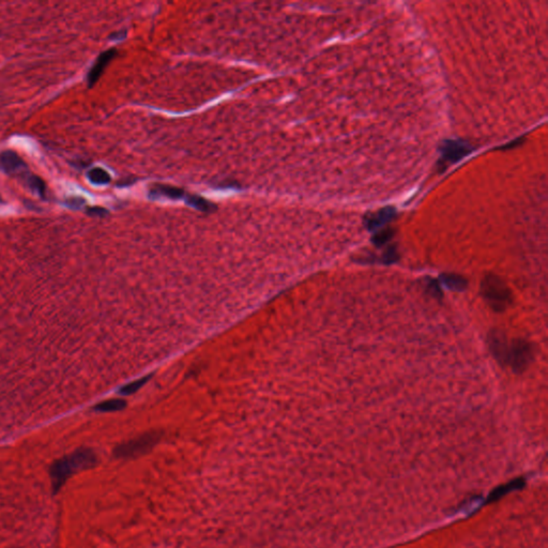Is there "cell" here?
Segmentation results:
<instances>
[{"label": "cell", "instance_id": "14", "mask_svg": "<svg viewBox=\"0 0 548 548\" xmlns=\"http://www.w3.org/2000/svg\"><path fill=\"white\" fill-rule=\"evenodd\" d=\"M27 185L30 189L34 190L36 193H38V194L42 197V198H45L46 194H45V185L44 182H43V180L37 176H29L27 178Z\"/></svg>", "mask_w": 548, "mask_h": 548}, {"label": "cell", "instance_id": "11", "mask_svg": "<svg viewBox=\"0 0 548 548\" xmlns=\"http://www.w3.org/2000/svg\"><path fill=\"white\" fill-rule=\"evenodd\" d=\"M185 199H186L188 205L194 207V208H196V209H198L199 211H202V212H210L213 209L217 208L216 205H213V203L208 201L206 198H203V197H201L199 195L187 194Z\"/></svg>", "mask_w": 548, "mask_h": 548}, {"label": "cell", "instance_id": "2", "mask_svg": "<svg viewBox=\"0 0 548 548\" xmlns=\"http://www.w3.org/2000/svg\"><path fill=\"white\" fill-rule=\"evenodd\" d=\"M481 293L486 302L497 311H502L512 303V294L503 279L495 274L486 275L482 281Z\"/></svg>", "mask_w": 548, "mask_h": 548}, {"label": "cell", "instance_id": "12", "mask_svg": "<svg viewBox=\"0 0 548 548\" xmlns=\"http://www.w3.org/2000/svg\"><path fill=\"white\" fill-rule=\"evenodd\" d=\"M87 178L89 179L91 184L98 185V186L110 184L112 180L111 175L107 173L105 169L100 168V167H95V168L90 169L87 174Z\"/></svg>", "mask_w": 548, "mask_h": 548}, {"label": "cell", "instance_id": "5", "mask_svg": "<svg viewBox=\"0 0 548 548\" xmlns=\"http://www.w3.org/2000/svg\"><path fill=\"white\" fill-rule=\"evenodd\" d=\"M472 151H474V148L465 141L447 139L440 146L441 159L439 161V170H445L449 165L459 162L461 159H464Z\"/></svg>", "mask_w": 548, "mask_h": 548}, {"label": "cell", "instance_id": "16", "mask_svg": "<svg viewBox=\"0 0 548 548\" xmlns=\"http://www.w3.org/2000/svg\"><path fill=\"white\" fill-rule=\"evenodd\" d=\"M105 212L106 211L103 208H99V207L89 209V213L93 214V216H103V213H105Z\"/></svg>", "mask_w": 548, "mask_h": 548}, {"label": "cell", "instance_id": "4", "mask_svg": "<svg viewBox=\"0 0 548 548\" xmlns=\"http://www.w3.org/2000/svg\"><path fill=\"white\" fill-rule=\"evenodd\" d=\"M533 356L529 343L524 340H513L509 342L504 364H508L515 372H523L528 368Z\"/></svg>", "mask_w": 548, "mask_h": 548}, {"label": "cell", "instance_id": "15", "mask_svg": "<svg viewBox=\"0 0 548 548\" xmlns=\"http://www.w3.org/2000/svg\"><path fill=\"white\" fill-rule=\"evenodd\" d=\"M84 201H85V200H84L83 198H81V197H73V198L68 199V202H67V203H68V205H69L70 207H72V206L80 207V206L82 205V203H84Z\"/></svg>", "mask_w": 548, "mask_h": 548}, {"label": "cell", "instance_id": "1", "mask_svg": "<svg viewBox=\"0 0 548 548\" xmlns=\"http://www.w3.org/2000/svg\"><path fill=\"white\" fill-rule=\"evenodd\" d=\"M98 457L91 449L81 448L73 453L56 460L50 467L49 475L51 479L53 490L57 492L64 485V483L75 472L93 467Z\"/></svg>", "mask_w": 548, "mask_h": 548}, {"label": "cell", "instance_id": "13", "mask_svg": "<svg viewBox=\"0 0 548 548\" xmlns=\"http://www.w3.org/2000/svg\"><path fill=\"white\" fill-rule=\"evenodd\" d=\"M150 379V376H147V377H143L141 379L138 380H135L133 382H130L127 383L126 385L122 386L121 390H120V393L123 394V395H131V394H134L136 393L139 389L143 388V386L148 382V380Z\"/></svg>", "mask_w": 548, "mask_h": 548}, {"label": "cell", "instance_id": "17", "mask_svg": "<svg viewBox=\"0 0 548 548\" xmlns=\"http://www.w3.org/2000/svg\"><path fill=\"white\" fill-rule=\"evenodd\" d=\"M520 143H521V139L519 138V139H516V141H513L512 143H510V144L506 145V146H504V147H502V149H509V148H513V147H516V146H515V145H519Z\"/></svg>", "mask_w": 548, "mask_h": 548}, {"label": "cell", "instance_id": "8", "mask_svg": "<svg viewBox=\"0 0 548 548\" xmlns=\"http://www.w3.org/2000/svg\"><path fill=\"white\" fill-rule=\"evenodd\" d=\"M396 216L394 207H385L374 213H368L364 219V224L370 230L380 228L384 224L390 222Z\"/></svg>", "mask_w": 548, "mask_h": 548}, {"label": "cell", "instance_id": "10", "mask_svg": "<svg viewBox=\"0 0 548 548\" xmlns=\"http://www.w3.org/2000/svg\"><path fill=\"white\" fill-rule=\"evenodd\" d=\"M126 402L120 399H113L101 402L100 404L94 406V409L100 412H115L124 409Z\"/></svg>", "mask_w": 548, "mask_h": 548}, {"label": "cell", "instance_id": "6", "mask_svg": "<svg viewBox=\"0 0 548 548\" xmlns=\"http://www.w3.org/2000/svg\"><path fill=\"white\" fill-rule=\"evenodd\" d=\"M117 55L116 48H110L100 54V56L96 58L92 67L90 68L88 74H87V85L88 87H93L94 84L99 81L101 77L102 73L104 72L105 68L109 66V63L113 60V58Z\"/></svg>", "mask_w": 548, "mask_h": 548}, {"label": "cell", "instance_id": "7", "mask_svg": "<svg viewBox=\"0 0 548 548\" xmlns=\"http://www.w3.org/2000/svg\"><path fill=\"white\" fill-rule=\"evenodd\" d=\"M26 163L15 152L8 150L0 153V169L8 175H15L19 171L25 170Z\"/></svg>", "mask_w": 548, "mask_h": 548}, {"label": "cell", "instance_id": "3", "mask_svg": "<svg viewBox=\"0 0 548 548\" xmlns=\"http://www.w3.org/2000/svg\"><path fill=\"white\" fill-rule=\"evenodd\" d=\"M160 440V434L156 432L147 433L137 438L128 440L115 449V455L118 458H135L148 453Z\"/></svg>", "mask_w": 548, "mask_h": 548}, {"label": "cell", "instance_id": "9", "mask_svg": "<svg viewBox=\"0 0 548 548\" xmlns=\"http://www.w3.org/2000/svg\"><path fill=\"white\" fill-rule=\"evenodd\" d=\"M150 194L151 196H163L168 199H182L186 198L187 193L184 189L169 186V185H162V184H155L151 188H150Z\"/></svg>", "mask_w": 548, "mask_h": 548}]
</instances>
